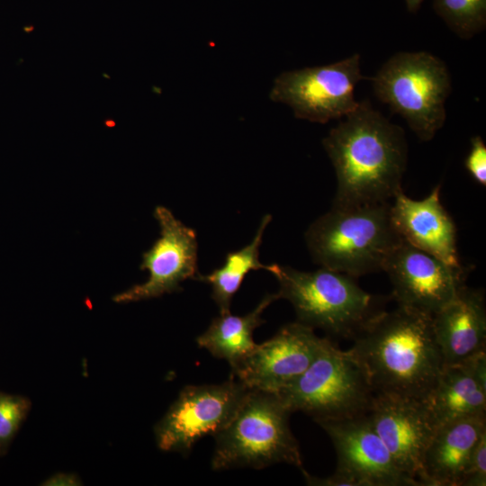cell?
Here are the masks:
<instances>
[{"mask_svg":"<svg viewBox=\"0 0 486 486\" xmlns=\"http://www.w3.org/2000/svg\"><path fill=\"white\" fill-rule=\"evenodd\" d=\"M484 431L486 417L437 427L423 455L425 486H460L471 454Z\"/></svg>","mask_w":486,"mask_h":486,"instance_id":"obj_18","label":"cell"},{"mask_svg":"<svg viewBox=\"0 0 486 486\" xmlns=\"http://www.w3.org/2000/svg\"><path fill=\"white\" fill-rule=\"evenodd\" d=\"M279 299L292 305L297 321L320 328L329 337L353 339L377 314L385 301L364 291L356 278L320 267L305 272L275 264Z\"/></svg>","mask_w":486,"mask_h":486,"instance_id":"obj_4","label":"cell"},{"mask_svg":"<svg viewBox=\"0 0 486 486\" xmlns=\"http://www.w3.org/2000/svg\"><path fill=\"white\" fill-rule=\"evenodd\" d=\"M322 145L337 178L332 206L386 202L402 190L408 162L404 130L374 109L369 100L359 102Z\"/></svg>","mask_w":486,"mask_h":486,"instance_id":"obj_1","label":"cell"},{"mask_svg":"<svg viewBox=\"0 0 486 486\" xmlns=\"http://www.w3.org/2000/svg\"><path fill=\"white\" fill-rule=\"evenodd\" d=\"M81 481L77 475L72 473H57L47 479L42 485L48 486H75L81 485Z\"/></svg>","mask_w":486,"mask_h":486,"instance_id":"obj_25","label":"cell"},{"mask_svg":"<svg viewBox=\"0 0 486 486\" xmlns=\"http://www.w3.org/2000/svg\"><path fill=\"white\" fill-rule=\"evenodd\" d=\"M436 13L450 30L469 40L486 27V0H434Z\"/></svg>","mask_w":486,"mask_h":486,"instance_id":"obj_21","label":"cell"},{"mask_svg":"<svg viewBox=\"0 0 486 486\" xmlns=\"http://www.w3.org/2000/svg\"><path fill=\"white\" fill-rule=\"evenodd\" d=\"M382 271L398 306L433 316L465 285L468 268L449 265L401 240L386 257Z\"/></svg>","mask_w":486,"mask_h":486,"instance_id":"obj_10","label":"cell"},{"mask_svg":"<svg viewBox=\"0 0 486 486\" xmlns=\"http://www.w3.org/2000/svg\"><path fill=\"white\" fill-rule=\"evenodd\" d=\"M291 413L278 394L249 390L232 419L214 436L212 470L262 469L281 463L302 469Z\"/></svg>","mask_w":486,"mask_h":486,"instance_id":"obj_5","label":"cell"},{"mask_svg":"<svg viewBox=\"0 0 486 486\" xmlns=\"http://www.w3.org/2000/svg\"><path fill=\"white\" fill-rule=\"evenodd\" d=\"M367 416L399 470L425 486L422 460L436 427L423 400L375 394Z\"/></svg>","mask_w":486,"mask_h":486,"instance_id":"obj_13","label":"cell"},{"mask_svg":"<svg viewBox=\"0 0 486 486\" xmlns=\"http://www.w3.org/2000/svg\"><path fill=\"white\" fill-rule=\"evenodd\" d=\"M325 338L299 321L283 326L235 366L231 375L250 390L276 393L299 377L320 352Z\"/></svg>","mask_w":486,"mask_h":486,"instance_id":"obj_12","label":"cell"},{"mask_svg":"<svg viewBox=\"0 0 486 486\" xmlns=\"http://www.w3.org/2000/svg\"><path fill=\"white\" fill-rule=\"evenodd\" d=\"M422 400L436 428L458 419L486 417V351L444 365Z\"/></svg>","mask_w":486,"mask_h":486,"instance_id":"obj_16","label":"cell"},{"mask_svg":"<svg viewBox=\"0 0 486 486\" xmlns=\"http://www.w3.org/2000/svg\"><path fill=\"white\" fill-rule=\"evenodd\" d=\"M486 485V431L480 436L469 458L460 486Z\"/></svg>","mask_w":486,"mask_h":486,"instance_id":"obj_23","label":"cell"},{"mask_svg":"<svg viewBox=\"0 0 486 486\" xmlns=\"http://www.w3.org/2000/svg\"><path fill=\"white\" fill-rule=\"evenodd\" d=\"M390 207L389 202L332 206L305 233L313 261L355 278L382 271L386 257L402 240Z\"/></svg>","mask_w":486,"mask_h":486,"instance_id":"obj_3","label":"cell"},{"mask_svg":"<svg viewBox=\"0 0 486 486\" xmlns=\"http://www.w3.org/2000/svg\"><path fill=\"white\" fill-rule=\"evenodd\" d=\"M154 216L160 227V237L143 254L140 264V269L148 270V278L114 295V302H138L181 291L182 282L194 279L199 274L194 230L183 224L164 206H157Z\"/></svg>","mask_w":486,"mask_h":486,"instance_id":"obj_11","label":"cell"},{"mask_svg":"<svg viewBox=\"0 0 486 486\" xmlns=\"http://www.w3.org/2000/svg\"><path fill=\"white\" fill-rule=\"evenodd\" d=\"M360 59L355 53L332 64L284 71L274 80L269 98L289 106L296 118L311 122L344 118L359 104L355 88L365 78Z\"/></svg>","mask_w":486,"mask_h":486,"instance_id":"obj_8","label":"cell"},{"mask_svg":"<svg viewBox=\"0 0 486 486\" xmlns=\"http://www.w3.org/2000/svg\"><path fill=\"white\" fill-rule=\"evenodd\" d=\"M276 394L292 412H304L315 422L365 414L375 395L356 359L329 338L310 366Z\"/></svg>","mask_w":486,"mask_h":486,"instance_id":"obj_7","label":"cell"},{"mask_svg":"<svg viewBox=\"0 0 486 486\" xmlns=\"http://www.w3.org/2000/svg\"><path fill=\"white\" fill-rule=\"evenodd\" d=\"M30 409L28 398L0 392V455L6 453Z\"/></svg>","mask_w":486,"mask_h":486,"instance_id":"obj_22","label":"cell"},{"mask_svg":"<svg viewBox=\"0 0 486 486\" xmlns=\"http://www.w3.org/2000/svg\"><path fill=\"white\" fill-rule=\"evenodd\" d=\"M444 365L486 351L484 293L464 285L455 298L432 316Z\"/></svg>","mask_w":486,"mask_h":486,"instance_id":"obj_17","label":"cell"},{"mask_svg":"<svg viewBox=\"0 0 486 486\" xmlns=\"http://www.w3.org/2000/svg\"><path fill=\"white\" fill-rule=\"evenodd\" d=\"M464 166L479 184L486 185V146L480 136L471 139V148L464 160Z\"/></svg>","mask_w":486,"mask_h":486,"instance_id":"obj_24","label":"cell"},{"mask_svg":"<svg viewBox=\"0 0 486 486\" xmlns=\"http://www.w3.org/2000/svg\"><path fill=\"white\" fill-rule=\"evenodd\" d=\"M369 79L376 97L403 117L421 141L431 140L444 126L451 76L436 56L427 51L397 52Z\"/></svg>","mask_w":486,"mask_h":486,"instance_id":"obj_6","label":"cell"},{"mask_svg":"<svg viewBox=\"0 0 486 486\" xmlns=\"http://www.w3.org/2000/svg\"><path fill=\"white\" fill-rule=\"evenodd\" d=\"M271 219V215H265L253 240L239 250L228 253L221 267L206 275L198 274L194 278L211 284L212 298L219 307L220 314L230 312L232 298L250 271L266 269L273 273L275 264L264 265L259 261V247Z\"/></svg>","mask_w":486,"mask_h":486,"instance_id":"obj_20","label":"cell"},{"mask_svg":"<svg viewBox=\"0 0 486 486\" xmlns=\"http://www.w3.org/2000/svg\"><path fill=\"white\" fill-rule=\"evenodd\" d=\"M279 299L276 293L266 294L258 305L246 315H232L230 312L214 318L209 328L196 338L199 347L205 348L212 356L226 360L230 367L235 366L256 346L253 332L265 320L263 311Z\"/></svg>","mask_w":486,"mask_h":486,"instance_id":"obj_19","label":"cell"},{"mask_svg":"<svg viewBox=\"0 0 486 486\" xmlns=\"http://www.w3.org/2000/svg\"><path fill=\"white\" fill-rule=\"evenodd\" d=\"M316 423L333 443L336 472L350 477L358 486H418L396 466L367 413Z\"/></svg>","mask_w":486,"mask_h":486,"instance_id":"obj_14","label":"cell"},{"mask_svg":"<svg viewBox=\"0 0 486 486\" xmlns=\"http://www.w3.org/2000/svg\"><path fill=\"white\" fill-rule=\"evenodd\" d=\"M249 390L231 374L220 383L184 387L155 426L158 448L189 454L197 441L232 419Z\"/></svg>","mask_w":486,"mask_h":486,"instance_id":"obj_9","label":"cell"},{"mask_svg":"<svg viewBox=\"0 0 486 486\" xmlns=\"http://www.w3.org/2000/svg\"><path fill=\"white\" fill-rule=\"evenodd\" d=\"M441 186L436 185L421 200L400 191L392 199L390 214L403 240L442 261L461 265L457 251L455 223L440 201Z\"/></svg>","mask_w":486,"mask_h":486,"instance_id":"obj_15","label":"cell"},{"mask_svg":"<svg viewBox=\"0 0 486 486\" xmlns=\"http://www.w3.org/2000/svg\"><path fill=\"white\" fill-rule=\"evenodd\" d=\"M424 0H405L407 9L410 13H416Z\"/></svg>","mask_w":486,"mask_h":486,"instance_id":"obj_26","label":"cell"},{"mask_svg":"<svg viewBox=\"0 0 486 486\" xmlns=\"http://www.w3.org/2000/svg\"><path fill=\"white\" fill-rule=\"evenodd\" d=\"M352 340L348 351L375 394L423 400L444 366L432 316L411 309L382 310Z\"/></svg>","mask_w":486,"mask_h":486,"instance_id":"obj_2","label":"cell"}]
</instances>
